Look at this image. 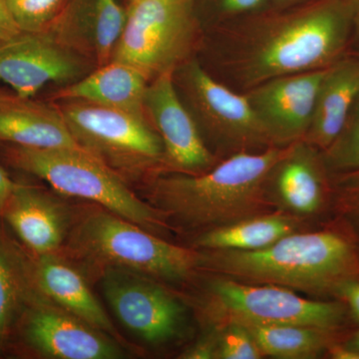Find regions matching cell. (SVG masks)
<instances>
[{
  "instance_id": "1",
  "label": "cell",
  "mask_w": 359,
  "mask_h": 359,
  "mask_svg": "<svg viewBox=\"0 0 359 359\" xmlns=\"http://www.w3.org/2000/svg\"><path fill=\"white\" fill-rule=\"evenodd\" d=\"M289 147L235 153L204 173L156 175L146 185L145 201L170 226L203 231L271 212L269 174Z\"/></svg>"
},
{
  "instance_id": "2",
  "label": "cell",
  "mask_w": 359,
  "mask_h": 359,
  "mask_svg": "<svg viewBox=\"0 0 359 359\" xmlns=\"http://www.w3.org/2000/svg\"><path fill=\"white\" fill-rule=\"evenodd\" d=\"M201 271L327 297L358 278L359 249L337 231H299L264 249L202 250Z\"/></svg>"
},
{
  "instance_id": "3",
  "label": "cell",
  "mask_w": 359,
  "mask_h": 359,
  "mask_svg": "<svg viewBox=\"0 0 359 359\" xmlns=\"http://www.w3.org/2000/svg\"><path fill=\"white\" fill-rule=\"evenodd\" d=\"M354 6L325 0L259 23L245 34L235 56L241 82L250 87L334 65L348 36Z\"/></svg>"
},
{
  "instance_id": "4",
  "label": "cell",
  "mask_w": 359,
  "mask_h": 359,
  "mask_svg": "<svg viewBox=\"0 0 359 359\" xmlns=\"http://www.w3.org/2000/svg\"><path fill=\"white\" fill-rule=\"evenodd\" d=\"M89 276L106 269L136 271L157 280L181 283L201 271L202 250L172 244L96 204L77 205L60 252Z\"/></svg>"
},
{
  "instance_id": "5",
  "label": "cell",
  "mask_w": 359,
  "mask_h": 359,
  "mask_svg": "<svg viewBox=\"0 0 359 359\" xmlns=\"http://www.w3.org/2000/svg\"><path fill=\"white\" fill-rule=\"evenodd\" d=\"M9 166L43 180L55 192L101 205L155 235L171 226L116 172L81 147L30 149L2 143Z\"/></svg>"
},
{
  "instance_id": "6",
  "label": "cell",
  "mask_w": 359,
  "mask_h": 359,
  "mask_svg": "<svg viewBox=\"0 0 359 359\" xmlns=\"http://www.w3.org/2000/svg\"><path fill=\"white\" fill-rule=\"evenodd\" d=\"M78 145L127 183L160 174L164 148L147 118L71 100L60 110Z\"/></svg>"
},
{
  "instance_id": "7",
  "label": "cell",
  "mask_w": 359,
  "mask_h": 359,
  "mask_svg": "<svg viewBox=\"0 0 359 359\" xmlns=\"http://www.w3.org/2000/svg\"><path fill=\"white\" fill-rule=\"evenodd\" d=\"M201 309L217 327L228 325H302L335 332L346 316L344 304L304 299L273 285L218 276L208 285Z\"/></svg>"
},
{
  "instance_id": "8",
  "label": "cell",
  "mask_w": 359,
  "mask_h": 359,
  "mask_svg": "<svg viewBox=\"0 0 359 359\" xmlns=\"http://www.w3.org/2000/svg\"><path fill=\"white\" fill-rule=\"evenodd\" d=\"M112 60L154 79L190 60L200 36L195 0H130Z\"/></svg>"
},
{
  "instance_id": "9",
  "label": "cell",
  "mask_w": 359,
  "mask_h": 359,
  "mask_svg": "<svg viewBox=\"0 0 359 359\" xmlns=\"http://www.w3.org/2000/svg\"><path fill=\"white\" fill-rule=\"evenodd\" d=\"M9 353L48 359H117L120 342L39 297L21 316Z\"/></svg>"
},
{
  "instance_id": "10",
  "label": "cell",
  "mask_w": 359,
  "mask_h": 359,
  "mask_svg": "<svg viewBox=\"0 0 359 359\" xmlns=\"http://www.w3.org/2000/svg\"><path fill=\"white\" fill-rule=\"evenodd\" d=\"M191 107L212 141L238 152L275 147L244 94L219 83L198 61L184 63L176 72Z\"/></svg>"
},
{
  "instance_id": "11",
  "label": "cell",
  "mask_w": 359,
  "mask_h": 359,
  "mask_svg": "<svg viewBox=\"0 0 359 359\" xmlns=\"http://www.w3.org/2000/svg\"><path fill=\"white\" fill-rule=\"evenodd\" d=\"M106 302L123 327L149 344L178 337L184 306L157 280L136 271L106 269L99 273Z\"/></svg>"
},
{
  "instance_id": "12",
  "label": "cell",
  "mask_w": 359,
  "mask_h": 359,
  "mask_svg": "<svg viewBox=\"0 0 359 359\" xmlns=\"http://www.w3.org/2000/svg\"><path fill=\"white\" fill-rule=\"evenodd\" d=\"M144 106L164 148L162 173L197 175L219 162L205 143L192 113L182 102L175 86V72L152 79Z\"/></svg>"
},
{
  "instance_id": "13",
  "label": "cell",
  "mask_w": 359,
  "mask_h": 359,
  "mask_svg": "<svg viewBox=\"0 0 359 359\" xmlns=\"http://www.w3.org/2000/svg\"><path fill=\"white\" fill-rule=\"evenodd\" d=\"M83 63L47 32H20L0 39V81L20 98H32L50 82L76 81Z\"/></svg>"
},
{
  "instance_id": "14",
  "label": "cell",
  "mask_w": 359,
  "mask_h": 359,
  "mask_svg": "<svg viewBox=\"0 0 359 359\" xmlns=\"http://www.w3.org/2000/svg\"><path fill=\"white\" fill-rule=\"evenodd\" d=\"M325 70L276 77L247 89L245 95L273 146L306 139Z\"/></svg>"
},
{
  "instance_id": "15",
  "label": "cell",
  "mask_w": 359,
  "mask_h": 359,
  "mask_svg": "<svg viewBox=\"0 0 359 359\" xmlns=\"http://www.w3.org/2000/svg\"><path fill=\"white\" fill-rule=\"evenodd\" d=\"M77 205L39 187L18 183L2 212V222L33 256L60 254Z\"/></svg>"
},
{
  "instance_id": "16",
  "label": "cell",
  "mask_w": 359,
  "mask_h": 359,
  "mask_svg": "<svg viewBox=\"0 0 359 359\" xmlns=\"http://www.w3.org/2000/svg\"><path fill=\"white\" fill-rule=\"evenodd\" d=\"M126 14L117 0H66L62 11L45 32L69 50L103 66L112 60Z\"/></svg>"
},
{
  "instance_id": "17",
  "label": "cell",
  "mask_w": 359,
  "mask_h": 359,
  "mask_svg": "<svg viewBox=\"0 0 359 359\" xmlns=\"http://www.w3.org/2000/svg\"><path fill=\"white\" fill-rule=\"evenodd\" d=\"M32 262L33 280L40 294L120 344H124L102 304L90 289L81 269L61 254L32 255Z\"/></svg>"
},
{
  "instance_id": "18",
  "label": "cell",
  "mask_w": 359,
  "mask_h": 359,
  "mask_svg": "<svg viewBox=\"0 0 359 359\" xmlns=\"http://www.w3.org/2000/svg\"><path fill=\"white\" fill-rule=\"evenodd\" d=\"M269 189L295 216L320 211L325 200V183L318 149L304 140L290 144L269 174Z\"/></svg>"
},
{
  "instance_id": "19",
  "label": "cell",
  "mask_w": 359,
  "mask_h": 359,
  "mask_svg": "<svg viewBox=\"0 0 359 359\" xmlns=\"http://www.w3.org/2000/svg\"><path fill=\"white\" fill-rule=\"evenodd\" d=\"M0 143L30 149L80 147L61 111L16 95L0 102Z\"/></svg>"
},
{
  "instance_id": "20",
  "label": "cell",
  "mask_w": 359,
  "mask_h": 359,
  "mask_svg": "<svg viewBox=\"0 0 359 359\" xmlns=\"http://www.w3.org/2000/svg\"><path fill=\"white\" fill-rule=\"evenodd\" d=\"M42 297L32 276V255L0 221V356L9 353L16 325L27 306Z\"/></svg>"
},
{
  "instance_id": "21",
  "label": "cell",
  "mask_w": 359,
  "mask_h": 359,
  "mask_svg": "<svg viewBox=\"0 0 359 359\" xmlns=\"http://www.w3.org/2000/svg\"><path fill=\"white\" fill-rule=\"evenodd\" d=\"M148 81L146 75L133 66L111 60L91 74L66 87L58 97L85 101L147 118L144 100Z\"/></svg>"
},
{
  "instance_id": "22",
  "label": "cell",
  "mask_w": 359,
  "mask_h": 359,
  "mask_svg": "<svg viewBox=\"0 0 359 359\" xmlns=\"http://www.w3.org/2000/svg\"><path fill=\"white\" fill-rule=\"evenodd\" d=\"M359 93V61L334 63L325 70L316 94L313 119L304 141L325 151L344 128Z\"/></svg>"
},
{
  "instance_id": "23",
  "label": "cell",
  "mask_w": 359,
  "mask_h": 359,
  "mask_svg": "<svg viewBox=\"0 0 359 359\" xmlns=\"http://www.w3.org/2000/svg\"><path fill=\"white\" fill-rule=\"evenodd\" d=\"M299 231L297 216L271 212L202 231L193 245L202 250H256Z\"/></svg>"
},
{
  "instance_id": "24",
  "label": "cell",
  "mask_w": 359,
  "mask_h": 359,
  "mask_svg": "<svg viewBox=\"0 0 359 359\" xmlns=\"http://www.w3.org/2000/svg\"><path fill=\"white\" fill-rule=\"evenodd\" d=\"M262 353L280 359L318 358L332 344L330 330L302 325H250L245 327Z\"/></svg>"
},
{
  "instance_id": "25",
  "label": "cell",
  "mask_w": 359,
  "mask_h": 359,
  "mask_svg": "<svg viewBox=\"0 0 359 359\" xmlns=\"http://www.w3.org/2000/svg\"><path fill=\"white\" fill-rule=\"evenodd\" d=\"M323 152V162L332 169L359 171V93L337 140Z\"/></svg>"
},
{
  "instance_id": "26",
  "label": "cell",
  "mask_w": 359,
  "mask_h": 359,
  "mask_svg": "<svg viewBox=\"0 0 359 359\" xmlns=\"http://www.w3.org/2000/svg\"><path fill=\"white\" fill-rule=\"evenodd\" d=\"M21 32H42L62 11L66 0H6Z\"/></svg>"
},
{
  "instance_id": "27",
  "label": "cell",
  "mask_w": 359,
  "mask_h": 359,
  "mask_svg": "<svg viewBox=\"0 0 359 359\" xmlns=\"http://www.w3.org/2000/svg\"><path fill=\"white\" fill-rule=\"evenodd\" d=\"M218 335V358L259 359L264 356L249 330L243 325H228Z\"/></svg>"
},
{
  "instance_id": "28",
  "label": "cell",
  "mask_w": 359,
  "mask_h": 359,
  "mask_svg": "<svg viewBox=\"0 0 359 359\" xmlns=\"http://www.w3.org/2000/svg\"><path fill=\"white\" fill-rule=\"evenodd\" d=\"M183 359L218 358V335L212 334L198 340L193 346L181 354Z\"/></svg>"
},
{
  "instance_id": "29",
  "label": "cell",
  "mask_w": 359,
  "mask_h": 359,
  "mask_svg": "<svg viewBox=\"0 0 359 359\" xmlns=\"http://www.w3.org/2000/svg\"><path fill=\"white\" fill-rule=\"evenodd\" d=\"M264 1L266 0H219V6L224 13L237 15L256 11Z\"/></svg>"
},
{
  "instance_id": "30",
  "label": "cell",
  "mask_w": 359,
  "mask_h": 359,
  "mask_svg": "<svg viewBox=\"0 0 359 359\" xmlns=\"http://www.w3.org/2000/svg\"><path fill=\"white\" fill-rule=\"evenodd\" d=\"M339 295L346 302L347 306L351 309L354 320L358 321L359 325V280H351L346 283L341 290H339Z\"/></svg>"
},
{
  "instance_id": "31",
  "label": "cell",
  "mask_w": 359,
  "mask_h": 359,
  "mask_svg": "<svg viewBox=\"0 0 359 359\" xmlns=\"http://www.w3.org/2000/svg\"><path fill=\"white\" fill-rule=\"evenodd\" d=\"M21 32L20 28L16 25L6 0H0V39L13 36Z\"/></svg>"
},
{
  "instance_id": "32",
  "label": "cell",
  "mask_w": 359,
  "mask_h": 359,
  "mask_svg": "<svg viewBox=\"0 0 359 359\" xmlns=\"http://www.w3.org/2000/svg\"><path fill=\"white\" fill-rule=\"evenodd\" d=\"M18 185V182H14L13 179L6 173V170L0 166V221L2 218V212L11 194Z\"/></svg>"
},
{
  "instance_id": "33",
  "label": "cell",
  "mask_w": 359,
  "mask_h": 359,
  "mask_svg": "<svg viewBox=\"0 0 359 359\" xmlns=\"http://www.w3.org/2000/svg\"><path fill=\"white\" fill-rule=\"evenodd\" d=\"M346 215L349 218V223L355 231L356 238L359 245V192L353 196V199L346 202Z\"/></svg>"
},
{
  "instance_id": "34",
  "label": "cell",
  "mask_w": 359,
  "mask_h": 359,
  "mask_svg": "<svg viewBox=\"0 0 359 359\" xmlns=\"http://www.w3.org/2000/svg\"><path fill=\"white\" fill-rule=\"evenodd\" d=\"M344 346L348 347V348L353 349V351H356V353H359V328L358 332L351 337V339H349Z\"/></svg>"
},
{
  "instance_id": "35",
  "label": "cell",
  "mask_w": 359,
  "mask_h": 359,
  "mask_svg": "<svg viewBox=\"0 0 359 359\" xmlns=\"http://www.w3.org/2000/svg\"><path fill=\"white\" fill-rule=\"evenodd\" d=\"M354 20H355L356 26H358V29L359 32V1L356 4V6H354Z\"/></svg>"
},
{
  "instance_id": "36",
  "label": "cell",
  "mask_w": 359,
  "mask_h": 359,
  "mask_svg": "<svg viewBox=\"0 0 359 359\" xmlns=\"http://www.w3.org/2000/svg\"><path fill=\"white\" fill-rule=\"evenodd\" d=\"M13 96L11 95V94L6 93V92L2 91V90H0V102H2V101L6 100V99L9 98V97Z\"/></svg>"
},
{
  "instance_id": "37",
  "label": "cell",
  "mask_w": 359,
  "mask_h": 359,
  "mask_svg": "<svg viewBox=\"0 0 359 359\" xmlns=\"http://www.w3.org/2000/svg\"><path fill=\"white\" fill-rule=\"evenodd\" d=\"M280 1H285V0H280Z\"/></svg>"
},
{
  "instance_id": "38",
  "label": "cell",
  "mask_w": 359,
  "mask_h": 359,
  "mask_svg": "<svg viewBox=\"0 0 359 359\" xmlns=\"http://www.w3.org/2000/svg\"><path fill=\"white\" fill-rule=\"evenodd\" d=\"M129 1H130V0H129Z\"/></svg>"
}]
</instances>
